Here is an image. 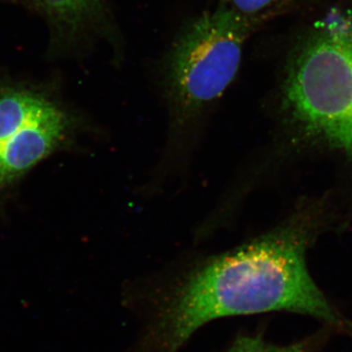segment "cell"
Here are the masks:
<instances>
[{"mask_svg":"<svg viewBox=\"0 0 352 352\" xmlns=\"http://www.w3.org/2000/svg\"><path fill=\"white\" fill-rule=\"evenodd\" d=\"M288 311L346 327L310 276L305 241L280 228L189 271L152 305L138 352H178L208 322Z\"/></svg>","mask_w":352,"mask_h":352,"instance_id":"obj_1","label":"cell"},{"mask_svg":"<svg viewBox=\"0 0 352 352\" xmlns=\"http://www.w3.org/2000/svg\"><path fill=\"white\" fill-rule=\"evenodd\" d=\"M289 120L352 161V13L333 10L289 58L282 85Z\"/></svg>","mask_w":352,"mask_h":352,"instance_id":"obj_2","label":"cell"},{"mask_svg":"<svg viewBox=\"0 0 352 352\" xmlns=\"http://www.w3.org/2000/svg\"><path fill=\"white\" fill-rule=\"evenodd\" d=\"M252 25L222 4L183 32L170 51L166 69V90L178 120L193 118L231 85Z\"/></svg>","mask_w":352,"mask_h":352,"instance_id":"obj_3","label":"cell"},{"mask_svg":"<svg viewBox=\"0 0 352 352\" xmlns=\"http://www.w3.org/2000/svg\"><path fill=\"white\" fill-rule=\"evenodd\" d=\"M69 120L64 112L25 127L0 144V188L19 178L64 140Z\"/></svg>","mask_w":352,"mask_h":352,"instance_id":"obj_4","label":"cell"},{"mask_svg":"<svg viewBox=\"0 0 352 352\" xmlns=\"http://www.w3.org/2000/svg\"><path fill=\"white\" fill-rule=\"evenodd\" d=\"M63 113L38 91L16 85L0 87V144L25 127Z\"/></svg>","mask_w":352,"mask_h":352,"instance_id":"obj_5","label":"cell"},{"mask_svg":"<svg viewBox=\"0 0 352 352\" xmlns=\"http://www.w3.org/2000/svg\"><path fill=\"white\" fill-rule=\"evenodd\" d=\"M57 29L76 32L98 19L101 0H30Z\"/></svg>","mask_w":352,"mask_h":352,"instance_id":"obj_6","label":"cell"},{"mask_svg":"<svg viewBox=\"0 0 352 352\" xmlns=\"http://www.w3.org/2000/svg\"><path fill=\"white\" fill-rule=\"evenodd\" d=\"M224 352H308V346L305 342L277 346L265 342L261 336L241 335Z\"/></svg>","mask_w":352,"mask_h":352,"instance_id":"obj_7","label":"cell"},{"mask_svg":"<svg viewBox=\"0 0 352 352\" xmlns=\"http://www.w3.org/2000/svg\"><path fill=\"white\" fill-rule=\"evenodd\" d=\"M292 0H227V6L245 19L254 21L286 6Z\"/></svg>","mask_w":352,"mask_h":352,"instance_id":"obj_8","label":"cell"}]
</instances>
